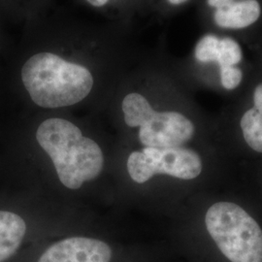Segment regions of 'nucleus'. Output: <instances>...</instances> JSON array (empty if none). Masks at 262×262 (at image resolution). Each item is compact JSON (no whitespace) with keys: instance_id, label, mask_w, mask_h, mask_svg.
<instances>
[{"instance_id":"1","label":"nucleus","mask_w":262,"mask_h":262,"mask_svg":"<svg viewBox=\"0 0 262 262\" xmlns=\"http://www.w3.org/2000/svg\"><path fill=\"white\" fill-rule=\"evenodd\" d=\"M97 40L53 39L42 41L25 61L20 78L31 100L44 109L74 106L94 89V72L84 60L105 50Z\"/></svg>"},{"instance_id":"2","label":"nucleus","mask_w":262,"mask_h":262,"mask_svg":"<svg viewBox=\"0 0 262 262\" xmlns=\"http://www.w3.org/2000/svg\"><path fill=\"white\" fill-rule=\"evenodd\" d=\"M36 139L52 159L62 185L70 189L82 187L102 171L104 157L100 147L84 137L73 122L50 118L39 125Z\"/></svg>"},{"instance_id":"3","label":"nucleus","mask_w":262,"mask_h":262,"mask_svg":"<svg viewBox=\"0 0 262 262\" xmlns=\"http://www.w3.org/2000/svg\"><path fill=\"white\" fill-rule=\"evenodd\" d=\"M205 223L220 251L231 262H262V230L244 209L217 202L208 209Z\"/></svg>"},{"instance_id":"4","label":"nucleus","mask_w":262,"mask_h":262,"mask_svg":"<svg viewBox=\"0 0 262 262\" xmlns=\"http://www.w3.org/2000/svg\"><path fill=\"white\" fill-rule=\"evenodd\" d=\"M122 111L127 126L139 127L138 137L145 147L177 148L194 134V124L186 116L175 111L158 112L139 93L123 97Z\"/></svg>"},{"instance_id":"5","label":"nucleus","mask_w":262,"mask_h":262,"mask_svg":"<svg viewBox=\"0 0 262 262\" xmlns=\"http://www.w3.org/2000/svg\"><path fill=\"white\" fill-rule=\"evenodd\" d=\"M127 170L131 179L138 184L146 183L157 174L192 180L200 175L202 161L199 155L190 149L145 147L141 151L131 152Z\"/></svg>"},{"instance_id":"6","label":"nucleus","mask_w":262,"mask_h":262,"mask_svg":"<svg viewBox=\"0 0 262 262\" xmlns=\"http://www.w3.org/2000/svg\"><path fill=\"white\" fill-rule=\"evenodd\" d=\"M112 250L103 241L72 237L52 245L38 262H110Z\"/></svg>"},{"instance_id":"7","label":"nucleus","mask_w":262,"mask_h":262,"mask_svg":"<svg viewBox=\"0 0 262 262\" xmlns=\"http://www.w3.org/2000/svg\"><path fill=\"white\" fill-rule=\"evenodd\" d=\"M261 14L256 0L231 1L227 5L215 10L214 19L220 28L239 29L252 26Z\"/></svg>"},{"instance_id":"8","label":"nucleus","mask_w":262,"mask_h":262,"mask_svg":"<svg viewBox=\"0 0 262 262\" xmlns=\"http://www.w3.org/2000/svg\"><path fill=\"white\" fill-rule=\"evenodd\" d=\"M27 233L25 221L14 213L0 211V262L18 252Z\"/></svg>"},{"instance_id":"9","label":"nucleus","mask_w":262,"mask_h":262,"mask_svg":"<svg viewBox=\"0 0 262 262\" xmlns=\"http://www.w3.org/2000/svg\"><path fill=\"white\" fill-rule=\"evenodd\" d=\"M253 106L244 114L241 129L247 144L255 151L262 152V84L253 93Z\"/></svg>"},{"instance_id":"10","label":"nucleus","mask_w":262,"mask_h":262,"mask_svg":"<svg viewBox=\"0 0 262 262\" xmlns=\"http://www.w3.org/2000/svg\"><path fill=\"white\" fill-rule=\"evenodd\" d=\"M242 56L241 47L235 40L228 37L220 39L216 62L221 68L240 63Z\"/></svg>"},{"instance_id":"11","label":"nucleus","mask_w":262,"mask_h":262,"mask_svg":"<svg viewBox=\"0 0 262 262\" xmlns=\"http://www.w3.org/2000/svg\"><path fill=\"white\" fill-rule=\"evenodd\" d=\"M220 38L214 34H207L201 38L194 50V56L198 61L207 63L216 61Z\"/></svg>"},{"instance_id":"12","label":"nucleus","mask_w":262,"mask_h":262,"mask_svg":"<svg viewBox=\"0 0 262 262\" xmlns=\"http://www.w3.org/2000/svg\"><path fill=\"white\" fill-rule=\"evenodd\" d=\"M243 73L240 68L236 66H228L221 68V81L225 90L231 91L241 84Z\"/></svg>"},{"instance_id":"13","label":"nucleus","mask_w":262,"mask_h":262,"mask_svg":"<svg viewBox=\"0 0 262 262\" xmlns=\"http://www.w3.org/2000/svg\"><path fill=\"white\" fill-rule=\"evenodd\" d=\"M84 2L91 7L95 9H104L110 6L113 0H84Z\"/></svg>"},{"instance_id":"14","label":"nucleus","mask_w":262,"mask_h":262,"mask_svg":"<svg viewBox=\"0 0 262 262\" xmlns=\"http://www.w3.org/2000/svg\"><path fill=\"white\" fill-rule=\"evenodd\" d=\"M232 0H208V4L211 7H214L215 9L222 8L225 5H227L228 3H230Z\"/></svg>"},{"instance_id":"15","label":"nucleus","mask_w":262,"mask_h":262,"mask_svg":"<svg viewBox=\"0 0 262 262\" xmlns=\"http://www.w3.org/2000/svg\"><path fill=\"white\" fill-rule=\"evenodd\" d=\"M187 1V0H168L169 3L172 4V5H180V4H183Z\"/></svg>"}]
</instances>
